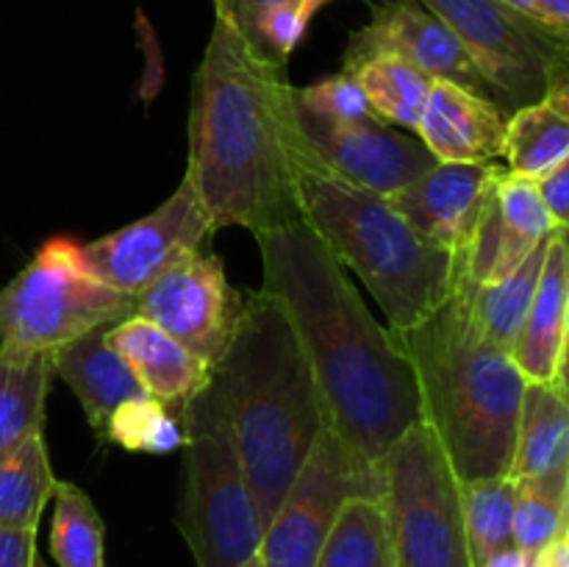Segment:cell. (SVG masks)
<instances>
[{
    "mask_svg": "<svg viewBox=\"0 0 569 567\" xmlns=\"http://www.w3.org/2000/svg\"><path fill=\"white\" fill-rule=\"evenodd\" d=\"M259 292L287 317L303 348L326 420L361 459L378 461L420 422L409 359L350 284L348 272L303 220L256 233Z\"/></svg>",
    "mask_w": 569,
    "mask_h": 567,
    "instance_id": "6da1fadb",
    "label": "cell"
},
{
    "mask_svg": "<svg viewBox=\"0 0 569 567\" xmlns=\"http://www.w3.org/2000/svg\"><path fill=\"white\" fill-rule=\"evenodd\" d=\"M298 106L287 64L256 53L242 33L214 17L192 78L189 170L211 226L261 233L300 220L292 145Z\"/></svg>",
    "mask_w": 569,
    "mask_h": 567,
    "instance_id": "7a4b0ae2",
    "label": "cell"
},
{
    "mask_svg": "<svg viewBox=\"0 0 569 567\" xmlns=\"http://www.w3.org/2000/svg\"><path fill=\"white\" fill-rule=\"evenodd\" d=\"M211 384L264 531L328 420L303 348L281 309L261 292L242 295Z\"/></svg>",
    "mask_w": 569,
    "mask_h": 567,
    "instance_id": "3957f363",
    "label": "cell"
},
{
    "mask_svg": "<svg viewBox=\"0 0 569 567\" xmlns=\"http://www.w3.org/2000/svg\"><path fill=\"white\" fill-rule=\"evenodd\" d=\"M392 337L415 370L420 420L459 481L509 476L528 381L509 350L478 331L465 295L453 287L431 315Z\"/></svg>",
    "mask_w": 569,
    "mask_h": 567,
    "instance_id": "277c9868",
    "label": "cell"
},
{
    "mask_svg": "<svg viewBox=\"0 0 569 567\" xmlns=\"http://www.w3.org/2000/svg\"><path fill=\"white\" fill-rule=\"evenodd\" d=\"M292 181L300 220L345 270L361 278L392 331L411 328L448 298L453 253L420 237L389 198L328 170L300 131L292 145Z\"/></svg>",
    "mask_w": 569,
    "mask_h": 567,
    "instance_id": "5b68a950",
    "label": "cell"
},
{
    "mask_svg": "<svg viewBox=\"0 0 569 567\" xmlns=\"http://www.w3.org/2000/svg\"><path fill=\"white\" fill-rule=\"evenodd\" d=\"M181 422L187 481L178 528L198 567H239L259 554L264 531L211 376L187 404Z\"/></svg>",
    "mask_w": 569,
    "mask_h": 567,
    "instance_id": "8992f818",
    "label": "cell"
},
{
    "mask_svg": "<svg viewBox=\"0 0 569 567\" xmlns=\"http://www.w3.org/2000/svg\"><path fill=\"white\" fill-rule=\"evenodd\" d=\"M133 315V298L83 267L70 239H50L0 287V345L53 354L61 345Z\"/></svg>",
    "mask_w": 569,
    "mask_h": 567,
    "instance_id": "52a82bcc",
    "label": "cell"
},
{
    "mask_svg": "<svg viewBox=\"0 0 569 567\" xmlns=\"http://www.w3.org/2000/svg\"><path fill=\"white\" fill-rule=\"evenodd\" d=\"M378 465L398 567H470L461 481L431 428L415 422Z\"/></svg>",
    "mask_w": 569,
    "mask_h": 567,
    "instance_id": "ba28073f",
    "label": "cell"
},
{
    "mask_svg": "<svg viewBox=\"0 0 569 567\" xmlns=\"http://www.w3.org/2000/svg\"><path fill=\"white\" fill-rule=\"evenodd\" d=\"M439 17L481 78L495 103L511 115L522 106L539 103L553 89L567 87V39L500 0H420Z\"/></svg>",
    "mask_w": 569,
    "mask_h": 567,
    "instance_id": "9c48e42d",
    "label": "cell"
},
{
    "mask_svg": "<svg viewBox=\"0 0 569 567\" xmlns=\"http://www.w3.org/2000/svg\"><path fill=\"white\" fill-rule=\"evenodd\" d=\"M353 495L383 500L381 465L361 459L326 426L261 534L259 556L264 567H315L339 509Z\"/></svg>",
    "mask_w": 569,
    "mask_h": 567,
    "instance_id": "30bf717a",
    "label": "cell"
},
{
    "mask_svg": "<svg viewBox=\"0 0 569 567\" xmlns=\"http://www.w3.org/2000/svg\"><path fill=\"white\" fill-rule=\"evenodd\" d=\"M214 231L192 181L183 176L176 192L142 220L78 245L81 261L98 281L137 298L161 272L203 248Z\"/></svg>",
    "mask_w": 569,
    "mask_h": 567,
    "instance_id": "8fae6325",
    "label": "cell"
},
{
    "mask_svg": "<svg viewBox=\"0 0 569 567\" xmlns=\"http://www.w3.org/2000/svg\"><path fill=\"white\" fill-rule=\"evenodd\" d=\"M242 295L228 284L222 259L200 248L161 272L133 298V315L144 317L214 367L237 328Z\"/></svg>",
    "mask_w": 569,
    "mask_h": 567,
    "instance_id": "7c38bea8",
    "label": "cell"
},
{
    "mask_svg": "<svg viewBox=\"0 0 569 567\" xmlns=\"http://www.w3.org/2000/svg\"><path fill=\"white\" fill-rule=\"evenodd\" d=\"M298 126L311 153L328 170L383 198L400 192L437 165L420 139L395 131L389 122L378 117L356 122H328L298 109Z\"/></svg>",
    "mask_w": 569,
    "mask_h": 567,
    "instance_id": "4fadbf2b",
    "label": "cell"
},
{
    "mask_svg": "<svg viewBox=\"0 0 569 567\" xmlns=\"http://www.w3.org/2000/svg\"><path fill=\"white\" fill-rule=\"evenodd\" d=\"M376 56H395L400 61H409L433 81L459 83L481 98L495 100L456 33L420 0L378 3L372 9V20L350 37L342 72L356 70Z\"/></svg>",
    "mask_w": 569,
    "mask_h": 567,
    "instance_id": "5bb4252c",
    "label": "cell"
},
{
    "mask_svg": "<svg viewBox=\"0 0 569 567\" xmlns=\"http://www.w3.org/2000/svg\"><path fill=\"white\" fill-rule=\"evenodd\" d=\"M559 228L567 226H559L545 209L537 181L506 170L478 220L472 239L459 256H453V281L478 284V287L500 281Z\"/></svg>",
    "mask_w": 569,
    "mask_h": 567,
    "instance_id": "9a60e30c",
    "label": "cell"
},
{
    "mask_svg": "<svg viewBox=\"0 0 569 567\" xmlns=\"http://www.w3.org/2000/svg\"><path fill=\"white\" fill-rule=\"evenodd\" d=\"M506 167L487 165H437L417 181L389 195V203L428 242L459 256L476 233L478 220L503 178Z\"/></svg>",
    "mask_w": 569,
    "mask_h": 567,
    "instance_id": "2e32d148",
    "label": "cell"
},
{
    "mask_svg": "<svg viewBox=\"0 0 569 567\" xmlns=\"http://www.w3.org/2000/svg\"><path fill=\"white\" fill-rule=\"evenodd\" d=\"M506 111L450 81H433L417 122V139L442 165H487L503 156Z\"/></svg>",
    "mask_w": 569,
    "mask_h": 567,
    "instance_id": "e0dca14e",
    "label": "cell"
},
{
    "mask_svg": "<svg viewBox=\"0 0 569 567\" xmlns=\"http://www.w3.org/2000/svg\"><path fill=\"white\" fill-rule=\"evenodd\" d=\"M567 306L569 245L567 228H559L550 237L537 292L511 348V359L528 384H553L567 389Z\"/></svg>",
    "mask_w": 569,
    "mask_h": 567,
    "instance_id": "ac0fdd59",
    "label": "cell"
},
{
    "mask_svg": "<svg viewBox=\"0 0 569 567\" xmlns=\"http://www.w3.org/2000/svg\"><path fill=\"white\" fill-rule=\"evenodd\" d=\"M106 337L131 367L144 395L161 400L172 415L181 417L189 400L209 384L211 367L144 317H122Z\"/></svg>",
    "mask_w": 569,
    "mask_h": 567,
    "instance_id": "d6986e66",
    "label": "cell"
},
{
    "mask_svg": "<svg viewBox=\"0 0 569 567\" xmlns=\"http://www.w3.org/2000/svg\"><path fill=\"white\" fill-rule=\"evenodd\" d=\"M109 328H94L53 350V376H59L76 392L89 426L100 439H103L111 411L126 400L144 395L131 367L111 348L106 337Z\"/></svg>",
    "mask_w": 569,
    "mask_h": 567,
    "instance_id": "ffe728a7",
    "label": "cell"
},
{
    "mask_svg": "<svg viewBox=\"0 0 569 567\" xmlns=\"http://www.w3.org/2000/svg\"><path fill=\"white\" fill-rule=\"evenodd\" d=\"M509 476L515 481L569 476V406L565 387L526 384Z\"/></svg>",
    "mask_w": 569,
    "mask_h": 567,
    "instance_id": "44dd1931",
    "label": "cell"
},
{
    "mask_svg": "<svg viewBox=\"0 0 569 567\" xmlns=\"http://www.w3.org/2000/svg\"><path fill=\"white\" fill-rule=\"evenodd\" d=\"M506 170L515 176H550L569 161V89L559 87L539 103L522 106L506 117Z\"/></svg>",
    "mask_w": 569,
    "mask_h": 567,
    "instance_id": "7402d4cb",
    "label": "cell"
},
{
    "mask_svg": "<svg viewBox=\"0 0 569 567\" xmlns=\"http://www.w3.org/2000/svg\"><path fill=\"white\" fill-rule=\"evenodd\" d=\"M53 354L0 345V454L44 428Z\"/></svg>",
    "mask_w": 569,
    "mask_h": 567,
    "instance_id": "603a6c76",
    "label": "cell"
},
{
    "mask_svg": "<svg viewBox=\"0 0 569 567\" xmlns=\"http://www.w3.org/2000/svg\"><path fill=\"white\" fill-rule=\"evenodd\" d=\"M550 239H545L539 248H533L509 276H503L495 284H465L453 281V287L465 295L467 309H470L472 320H476L478 331L498 345L500 350L515 348L517 334H520L522 320L528 315L533 292H537L539 272H542L545 256H548Z\"/></svg>",
    "mask_w": 569,
    "mask_h": 567,
    "instance_id": "cb8c5ba5",
    "label": "cell"
},
{
    "mask_svg": "<svg viewBox=\"0 0 569 567\" xmlns=\"http://www.w3.org/2000/svg\"><path fill=\"white\" fill-rule=\"evenodd\" d=\"M315 567H398L383 500L370 495L345 500Z\"/></svg>",
    "mask_w": 569,
    "mask_h": 567,
    "instance_id": "d4e9b609",
    "label": "cell"
},
{
    "mask_svg": "<svg viewBox=\"0 0 569 567\" xmlns=\"http://www.w3.org/2000/svg\"><path fill=\"white\" fill-rule=\"evenodd\" d=\"M56 476L50 470L42 431L31 434L0 454V528L37 531L44 506L53 498Z\"/></svg>",
    "mask_w": 569,
    "mask_h": 567,
    "instance_id": "484cf974",
    "label": "cell"
},
{
    "mask_svg": "<svg viewBox=\"0 0 569 567\" xmlns=\"http://www.w3.org/2000/svg\"><path fill=\"white\" fill-rule=\"evenodd\" d=\"M214 17L231 22L256 53L287 64L315 9L311 0H214Z\"/></svg>",
    "mask_w": 569,
    "mask_h": 567,
    "instance_id": "4316f807",
    "label": "cell"
},
{
    "mask_svg": "<svg viewBox=\"0 0 569 567\" xmlns=\"http://www.w3.org/2000/svg\"><path fill=\"white\" fill-rule=\"evenodd\" d=\"M517 481L511 476H489L461 481V515L470 567H481L489 556L511 548Z\"/></svg>",
    "mask_w": 569,
    "mask_h": 567,
    "instance_id": "83f0119b",
    "label": "cell"
},
{
    "mask_svg": "<svg viewBox=\"0 0 569 567\" xmlns=\"http://www.w3.org/2000/svg\"><path fill=\"white\" fill-rule=\"evenodd\" d=\"M350 76L365 89L367 103L378 120L398 128H417L433 78L395 56L367 59L365 64L350 70Z\"/></svg>",
    "mask_w": 569,
    "mask_h": 567,
    "instance_id": "f1b7e54d",
    "label": "cell"
},
{
    "mask_svg": "<svg viewBox=\"0 0 569 567\" xmlns=\"http://www.w3.org/2000/svg\"><path fill=\"white\" fill-rule=\"evenodd\" d=\"M50 554L59 567H106V526L83 489L56 481Z\"/></svg>",
    "mask_w": 569,
    "mask_h": 567,
    "instance_id": "f546056e",
    "label": "cell"
},
{
    "mask_svg": "<svg viewBox=\"0 0 569 567\" xmlns=\"http://www.w3.org/2000/svg\"><path fill=\"white\" fill-rule=\"evenodd\" d=\"M569 476L517 481L511 539L528 554H542L567 534Z\"/></svg>",
    "mask_w": 569,
    "mask_h": 567,
    "instance_id": "4dcf8cb0",
    "label": "cell"
},
{
    "mask_svg": "<svg viewBox=\"0 0 569 567\" xmlns=\"http://www.w3.org/2000/svg\"><path fill=\"white\" fill-rule=\"evenodd\" d=\"M103 439H111L126 450H142V454H170L187 442L181 417L172 415L161 400L150 395H137L117 406L106 422Z\"/></svg>",
    "mask_w": 569,
    "mask_h": 567,
    "instance_id": "1f68e13d",
    "label": "cell"
},
{
    "mask_svg": "<svg viewBox=\"0 0 569 567\" xmlns=\"http://www.w3.org/2000/svg\"><path fill=\"white\" fill-rule=\"evenodd\" d=\"M295 103L303 115L328 122H356L376 117L367 103L365 89L350 72H337L306 89H295Z\"/></svg>",
    "mask_w": 569,
    "mask_h": 567,
    "instance_id": "d6a6232c",
    "label": "cell"
},
{
    "mask_svg": "<svg viewBox=\"0 0 569 567\" xmlns=\"http://www.w3.org/2000/svg\"><path fill=\"white\" fill-rule=\"evenodd\" d=\"M537 192L542 198L545 209L550 211L559 226H567L569 217V161H565L561 167H556L550 176L539 178L537 181Z\"/></svg>",
    "mask_w": 569,
    "mask_h": 567,
    "instance_id": "836d02e7",
    "label": "cell"
},
{
    "mask_svg": "<svg viewBox=\"0 0 569 567\" xmlns=\"http://www.w3.org/2000/svg\"><path fill=\"white\" fill-rule=\"evenodd\" d=\"M37 556V531L0 528V567H31Z\"/></svg>",
    "mask_w": 569,
    "mask_h": 567,
    "instance_id": "e575fe53",
    "label": "cell"
},
{
    "mask_svg": "<svg viewBox=\"0 0 569 567\" xmlns=\"http://www.w3.org/2000/svg\"><path fill=\"white\" fill-rule=\"evenodd\" d=\"M528 17L545 31L569 42V0H531Z\"/></svg>",
    "mask_w": 569,
    "mask_h": 567,
    "instance_id": "d590c367",
    "label": "cell"
},
{
    "mask_svg": "<svg viewBox=\"0 0 569 567\" xmlns=\"http://www.w3.org/2000/svg\"><path fill=\"white\" fill-rule=\"evenodd\" d=\"M537 554H528V550L511 545V548H503L495 556H489L481 567H537Z\"/></svg>",
    "mask_w": 569,
    "mask_h": 567,
    "instance_id": "8d00e7d4",
    "label": "cell"
},
{
    "mask_svg": "<svg viewBox=\"0 0 569 567\" xmlns=\"http://www.w3.org/2000/svg\"><path fill=\"white\" fill-rule=\"evenodd\" d=\"M537 567H569V543H567V534L559 537L556 543H550L548 548L539 554Z\"/></svg>",
    "mask_w": 569,
    "mask_h": 567,
    "instance_id": "74e56055",
    "label": "cell"
},
{
    "mask_svg": "<svg viewBox=\"0 0 569 567\" xmlns=\"http://www.w3.org/2000/svg\"><path fill=\"white\" fill-rule=\"evenodd\" d=\"M500 3H506L509 9L520 11V14L528 17V9H531V0H500Z\"/></svg>",
    "mask_w": 569,
    "mask_h": 567,
    "instance_id": "f35d334b",
    "label": "cell"
},
{
    "mask_svg": "<svg viewBox=\"0 0 569 567\" xmlns=\"http://www.w3.org/2000/svg\"><path fill=\"white\" fill-rule=\"evenodd\" d=\"M239 567H264V561H261V556L256 554V556H250L248 561H242V565H239Z\"/></svg>",
    "mask_w": 569,
    "mask_h": 567,
    "instance_id": "ab89813d",
    "label": "cell"
},
{
    "mask_svg": "<svg viewBox=\"0 0 569 567\" xmlns=\"http://www.w3.org/2000/svg\"><path fill=\"white\" fill-rule=\"evenodd\" d=\"M31 567H50V565H48V561L42 559V556L37 554V556H33V565H31Z\"/></svg>",
    "mask_w": 569,
    "mask_h": 567,
    "instance_id": "60d3db41",
    "label": "cell"
}]
</instances>
